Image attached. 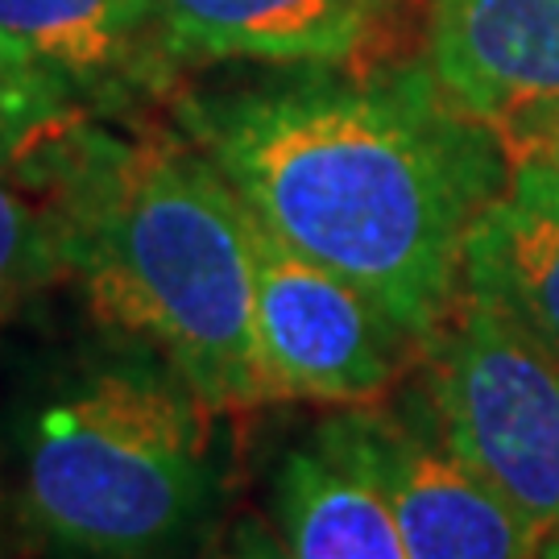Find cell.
<instances>
[{"instance_id":"cell-1","label":"cell","mask_w":559,"mask_h":559,"mask_svg":"<svg viewBox=\"0 0 559 559\" xmlns=\"http://www.w3.org/2000/svg\"><path fill=\"white\" fill-rule=\"evenodd\" d=\"M182 138L290 249L427 344L464 290V245L510 179V150L431 62L274 67L175 100Z\"/></svg>"},{"instance_id":"cell-2","label":"cell","mask_w":559,"mask_h":559,"mask_svg":"<svg viewBox=\"0 0 559 559\" xmlns=\"http://www.w3.org/2000/svg\"><path fill=\"white\" fill-rule=\"evenodd\" d=\"M17 170L55 207L67 282L100 332L158 353L216 411L265 406L253 216L207 154L92 112Z\"/></svg>"},{"instance_id":"cell-3","label":"cell","mask_w":559,"mask_h":559,"mask_svg":"<svg viewBox=\"0 0 559 559\" xmlns=\"http://www.w3.org/2000/svg\"><path fill=\"white\" fill-rule=\"evenodd\" d=\"M216 406L150 348L41 360L4 411L0 501L41 559H175L216 510Z\"/></svg>"},{"instance_id":"cell-4","label":"cell","mask_w":559,"mask_h":559,"mask_svg":"<svg viewBox=\"0 0 559 559\" xmlns=\"http://www.w3.org/2000/svg\"><path fill=\"white\" fill-rule=\"evenodd\" d=\"M423 348L436 431L539 539L556 535L559 353L477 290H460Z\"/></svg>"},{"instance_id":"cell-5","label":"cell","mask_w":559,"mask_h":559,"mask_svg":"<svg viewBox=\"0 0 559 559\" xmlns=\"http://www.w3.org/2000/svg\"><path fill=\"white\" fill-rule=\"evenodd\" d=\"M253 216V212H249ZM253 336L265 406H378L419 348L348 278L253 221Z\"/></svg>"},{"instance_id":"cell-6","label":"cell","mask_w":559,"mask_h":559,"mask_svg":"<svg viewBox=\"0 0 559 559\" xmlns=\"http://www.w3.org/2000/svg\"><path fill=\"white\" fill-rule=\"evenodd\" d=\"M316 440L373 480L411 559H535L539 535L448 448L423 411L344 406Z\"/></svg>"},{"instance_id":"cell-7","label":"cell","mask_w":559,"mask_h":559,"mask_svg":"<svg viewBox=\"0 0 559 559\" xmlns=\"http://www.w3.org/2000/svg\"><path fill=\"white\" fill-rule=\"evenodd\" d=\"M179 62L357 67L385 59L402 0H158Z\"/></svg>"},{"instance_id":"cell-8","label":"cell","mask_w":559,"mask_h":559,"mask_svg":"<svg viewBox=\"0 0 559 559\" xmlns=\"http://www.w3.org/2000/svg\"><path fill=\"white\" fill-rule=\"evenodd\" d=\"M427 62L464 112L501 129L559 100V0H431Z\"/></svg>"},{"instance_id":"cell-9","label":"cell","mask_w":559,"mask_h":559,"mask_svg":"<svg viewBox=\"0 0 559 559\" xmlns=\"http://www.w3.org/2000/svg\"><path fill=\"white\" fill-rule=\"evenodd\" d=\"M0 38L96 104L162 96L182 71L158 0H0Z\"/></svg>"},{"instance_id":"cell-10","label":"cell","mask_w":559,"mask_h":559,"mask_svg":"<svg viewBox=\"0 0 559 559\" xmlns=\"http://www.w3.org/2000/svg\"><path fill=\"white\" fill-rule=\"evenodd\" d=\"M464 290L506 307L559 353V170L539 158H510L501 195L464 245Z\"/></svg>"},{"instance_id":"cell-11","label":"cell","mask_w":559,"mask_h":559,"mask_svg":"<svg viewBox=\"0 0 559 559\" xmlns=\"http://www.w3.org/2000/svg\"><path fill=\"white\" fill-rule=\"evenodd\" d=\"M270 522L290 559H411L378 485L316 436L278 460Z\"/></svg>"},{"instance_id":"cell-12","label":"cell","mask_w":559,"mask_h":559,"mask_svg":"<svg viewBox=\"0 0 559 559\" xmlns=\"http://www.w3.org/2000/svg\"><path fill=\"white\" fill-rule=\"evenodd\" d=\"M67 282L55 207L17 166H0V323L17 320Z\"/></svg>"},{"instance_id":"cell-13","label":"cell","mask_w":559,"mask_h":559,"mask_svg":"<svg viewBox=\"0 0 559 559\" xmlns=\"http://www.w3.org/2000/svg\"><path fill=\"white\" fill-rule=\"evenodd\" d=\"M92 112V100L67 75L0 38V166L29 162Z\"/></svg>"},{"instance_id":"cell-14","label":"cell","mask_w":559,"mask_h":559,"mask_svg":"<svg viewBox=\"0 0 559 559\" xmlns=\"http://www.w3.org/2000/svg\"><path fill=\"white\" fill-rule=\"evenodd\" d=\"M510 158H539L559 170V100L531 104L498 129Z\"/></svg>"},{"instance_id":"cell-15","label":"cell","mask_w":559,"mask_h":559,"mask_svg":"<svg viewBox=\"0 0 559 559\" xmlns=\"http://www.w3.org/2000/svg\"><path fill=\"white\" fill-rule=\"evenodd\" d=\"M207 559H290V556L282 547L274 522L258 519V514H245V519H237L228 526V535L212 547Z\"/></svg>"},{"instance_id":"cell-16","label":"cell","mask_w":559,"mask_h":559,"mask_svg":"<svg viewBox=\"0 0 559 559\" xmlns=\"http://www.w3.org/2000/svg\"><path fill=\"white\" fill-rule=\"evenodd\" d=\"M535 559H559V531H556V535H547V539L539 543Z\"/></svg>"},{"instance_id":"cell-17","label":"cell","mask_w":559,"mask_h":559,"mask_svg":"<svg viewBox=\"0 0 559 559\" xmlns=\"http://www.w3.org/2000/svg\"><path fill=\"white\" fill-rule=\"evenodd\" d=\"M0 559H9V551H4V535H0Z\"/></svg>"}]
</instances>
